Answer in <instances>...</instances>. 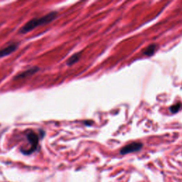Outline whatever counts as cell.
Segmentation results:
<instances>
[{"label":"cell","instance_id":"obj_6","mask_svg":"<svg viewBox=\"0 0 182 182\" xmlns=\"http://www.w3.org/2000/svg\"><path fill=\"white\" fill-rule=\"evenodd\" d=\"M156 49H157V45L152 44V45H150V46H149L147 48L145 49V51H144V53H145V55L147 56H152L153 54L154 53Z\"/></svg>","mask_w":182,"mask_h":182},{"label":"cell","instance_id":"obj_8","mask_svg":"<svg viewBox=\"0 0 182 182\" xmlns=\"http://www.w3.org/2000/svg\"><path fill=\"white\" fill-rule=\"evenodd\" d=\"M182 107V104L181 103H178L175 105H172L171 107H170V111L172 113H176L177 112H179V110H181V108Z\"/></svg>","mask_w":182,"mask_h":182},{"label":"cell","instance_id":"obj_4","mask_svg":"<svg viewBox=\"0 0 182 182\" xmlns=\"http://www.w3.org/2000/svg\"><path fill=\"white\" fill-rule=\"evenodd\" d=\"M16 49H17V44H12L5 47V48L2 49V50H0V58L9 55V54L13 53Z\"/></svg>","mask_w":182,"mask_h":182},{"label":"cell","instance_id":"obj_5","mask_svg":"<svg viewBox=\"0 0 182 182\" xmlns=\"http://www.w3.org/2000/svg\"><path fill=\"white\" fill-rule=\"evenodd\" d=\"M39 70V68H29V69H28L26 70V71L23 72L22 73H20L19 75H16L15 78H17V79H20V78H24L26 77H28L29 76V75H32L33 74H34L35 73L37 72L38 70Z\"/></svg>","mask_w":182,"mask_h":182},{"label":"cell","instance_id":"obj_3","mask_svg":"<svg viewBox=\"0 0 182 182\" xmlns=\"http://www.w3.org/2000/svg\"><path fill=\"white\" fill-rule=\"evenodd\" d=\"M143 146V144L141 142H132L131 144L126 145L120 150V154H127L132 152H138L141 150Z\"/></svg>","mask_w":182,"mask_h":182},{"label":"cell","instance_id":"obj_1","mask_svg":"<svg viewBox=\"0 0 182 182\" xmlns=\"http://www.w3.org/2000/svg\"><path fill=\"white\" fill-rule=\"evenodd\" d=\"M58 13L56 11H53V12L49 13L48 15L41 16L39 18H34L28 22L23 27L20 29L19 33L21 34H26V33L29 32L35 28H36L39 26L46 24L49 23L53 21L57 16Z\"/></svg>","mask_w":182,"mask_h":182},{"label":"cell","instance_id":"obj_2","mask_svg":"<svg viewBox=\"0 0 182 182\" xmlns=\"http://www.w3.org/2000/svg\"><path fill=\"white\" fill-rule=\"evenodd\" d=\"M27 138L30 142L31 146L29 150H22V153L26 155H29L36 151L38 144H39V138H38L37 134L32 131L28 132L27 134Z\"/></svg>","mask_w":182,"mask_h":182},{"label":"cell","instance_id":"obj_7","mask_svg":"<svg viewBox=\"0 0 182 182\" xmlns=\"http://www.w3.org/2000/svg\"><path fill=\"white\" fill-rule=\"evenodd\" d=\"M80 57V53H78L74 54V55H73L71 57L68 59V61H67V64L68 66L74 64L75 63H76L77 61L79 60Z\"/></svg>","mask_w":182,"mask_h":182}]
</instances>
